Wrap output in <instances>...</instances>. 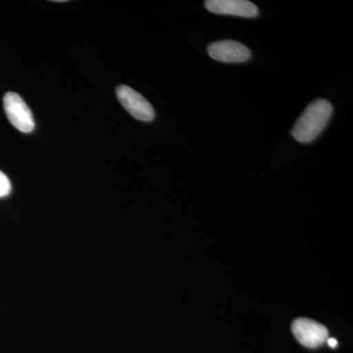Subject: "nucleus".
Instances as JSON below:
<instances>
[{"instance_id":"obj_4","label":"nucleus","mask_w":353,"mask_h":353,"mask_svg":"<svg viewBox=\"0 0 353 353\" xmlns=\"http://www.w3.org/2000/svg\"><path fill=\"white\" fill-rule=\"evenodd\" d=\"M292 329L296 340L308 348L321 347L328 340V330L314 320L299 318L292 323Z\"/></svg>"},{"instance_id":"obj_2","label":"nucleus","mask_w":353,"mask_h":353,"mask_svg":"<svg viewBox=\"0 0 353 353\" xmlns=\"http://www.w3.org/2000/svg\"><path fill=\"white\" fill-rule=\"evenodd\" d=\"M3 106L9 122L18 131L31 132L34 129V119L31 109L24 99L16 92H7L3 97Z\"/></svg>"},{"instance_id":"obj_7","label":"nucleus","mask_w":353,"mask_h":353,"mask_svg":"<svg viewBox=\"0 0 353 353\" xmlns=\"http://www.w3.org/2000/svg\"><path fill=\"white\" fill-rule=\"evenodd\" d=\"M11 192V183L8 176L0 171V199L9 196Z\"/></svg>"},{"instance_id":"obj_8","label":"nucleus","mask_w":353,"mask_h":353,"mask_svg":"<svg viewBox=\"0 0 353 353\" xmlns=\"http://www.w3.org/2000/svg\"><path fill=\"white\" fill-rule=\"evenodd\" d=\"M327 343H328V345L331 347L334 348L338 347V341H336V339H328Z\"/></svg>"},{"instance_id":"obj_1","label":"nucleus","mask_w":353,"mask_h":353,"mask_svg":"<svg viewBox=\"0 0 353 353\" xmlns=\"http://www.w3.org/2000/svg\"><path fill=\"white\" fill-rule=\"evenodd\" d=\"M332 115V104L326 99H316L303 111L290 132L299 143H311L324 131Z\"/></svg>"},{"instance_id":"obj_3","label":"nucleus","mask_w":353,"mask_h":353,"mask_svg":"<svg viewBox=\"0 0 353 353\" xmlns=\"http://www.w3.org/2000/svg\"><path fill=\"white\" fill-rule=\"evenodd\" d=\"M118 101L132 117L143 122L154 119L155 112L152 104L143 95L128 85H120L116 90Z\"/></svg>"},{"instance_id":"obj_5","label":"nucleus","mask_w":353,"mask_h":353,"mask_svg":"<svg viewBox=\"0 0 353 353\" xmlns=\"http://www.w3.org/2000/svg\"><path fill=\"white\" fill-rule=\"evenodd\" d=\"M209 57L225 63H241L252 57L250 50L243 43L234 41H216L208 48Z\"/></svg>"},{"instance_id":"obj_6","label":"nucleus","mask_w":353,"mask_h":353,"mask_svg":"<svg viewBox=\"0 0 353 353\" xmlns=\"http://www.w3.org/2000/svg\"><path fill=\"white\" fill-rule=\"evenodd\" d=\"M205 7L211 13L243 18H255L259 13L256 6L248 0H208Z\"/></svg>"}]
</instances>
